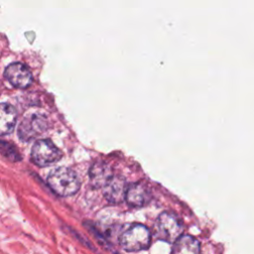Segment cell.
I'll list each match as a JSON object with an SVG mask.
<instances>
[{"label": "cell", "instance_id": "6da1fadb", "mask_svg": "<svg viewBox=\"0 0 254 254\" xmlns=\"http://www.w3.org/2000/svg\"><path fill=\"white\" fill-rule=\"evenodd\" d=\"M50 189L60 196H69L74 194L80 182L75 172L66 167H59L52 170L47 178Z\"/></svg>", "mask_w": 254, "mask_h": 254}, {"label": "cell", "instance_id": "7a4b0ae2", "mask_svg": "<svg viewBox=\"0 0 254 254\" xmlns=\"http://www.w3.org/2000/svg\"><path fill=\"white\" fill-rule=\"evenodd\" d=\"M118 241L120 246L127 251H141L150 246V230L141 223H133L124 228L119 234Z\"/></svg>", "mask_w": 254, "mask_h": 254}, {"label": "cell", "instance_id": "3957f363", "mask_svg": "<svg viewBox=\"0 0 254 254\" xmlns=\"http://www.w3.org/2000/svg\"><path fill=\"white\" fill-rule=\"evenodd\" d=\"M183 224L176 214L171 212L161 213L155 223L156 236L166 242H176L183 234Z\"/></svg>", "mask_w": 254, "mask_h": 254}, {"label": "cell", "instance_id": "277c9868", "mask_svg": "<svg viewBox=\"0 0 254 254\" xmlns=\"http://www.w3.org/2000/svg\"><path fill=\"white\" fill-rule=\"evenodd\" d=\"M62 158L61 150L49 139L36 141L31 150V159L39 167H47Z\"/></svg>", "mask_w": 254, "mask_h": 254}, {"label": "cell", "instance_id": "5b68a950", "mask_svg": "<svg viewBox=\"0 0 254 254\" xmlns=\"http://www.w3.org/2000/svg\"><path fill=\"white\" fill-rule=\"evenodd\" d=\"M48 128L47 118L39 113L33 112L26 115L20 123L18 134L22 141L30 142L44 133Z\"/></svg>", "mask_w": 254, "mask_h": 254}, {"label": "cell", "instance_id": "8992f818", "mask_svg": "<svg viewBox=\"0 0 254 254\" xmlns=\"http://www.w3.org/2000/svg\"><path fill=\"white\" fill-rule=\"evenodd\" d=\"M4 76L13 86L19 88L28 87L33 81V75L30 69L22 63L10 64L5 68Z\"/></svg>", "mask_w": 254, "mask_h": 254}, {"label": "cell", "instance_id": "52a82bcc", "mask_svg": "<svg viewBox=\"0 0 254 254\" xmlns=\"http://www.w3.org/2000/svg\"><path fill=\"white\" fill-rule=\"evenodd\" d=\"M128 185L126 180L119 175H113L103 187L104 197L112 203H120L126 199Z\"/></svg>", "mask_w": 254, "mask_h": 254}, {"label": "cell", "instance_id": "ba28073f", "mask_svg": "<svg viewBox=\"0 0 254 254\" xmlns=\"http://www.w3.org/2000/svg\"><path fill=\"white\" fill-rule=\"evenodd\" d=\"M151 192L144 183H131L128 185L126 201L130 206L141 207L149 203Z\"/></svg>", "mask_w": 254, "mask_h": 254}, {"label": "cell", "instance_id": "9c48e42d", "mask_svg": "<svg viewBox=\"0 0 254 254\" xmlns=\"http://www.w3.org/2000/svg\"><path fill=\"white\" fill-rule=\"evenodd\" d=\"M17 112L13 105L3 102L0 106V133L6 135L11 133L16 125Z\"/></svg>", "mask_w": 254, "mask_h": 254}, {"label": "cell", "instance_id": "30bf717a", "mask_svg": "<svg viewBox=\"0 0 254 254\" xmlns=\"http://www.w3.org/2000/svg\"><path fill=\"white\" fill-rule=\"evenodd\" d=\"M112 176L111 169L102 162L93 164L89 170L90 183L95 188H103Z\"/></svg>", "mask_w": 254, "mask_h": 254}, {"label": "cell", "instance_id": "8fae6325", "mask_svg": "<svg viewBox=\"0 0 254 254\" xmlns=\"http://www.w3.org/2000/svg\"><path fill=\"white\" fill-rule=\"evenodd\" d=\"M173 254H200V245L191 235H182L174 244Z\"/></svg>", "mask_w": 254, "mask_h": 254}, {"label": "cell", "instance_id": "7c38bea8", "mask_svg": "<svg viewBox=\"0 0 254 254\" xmlns=\"http://www.w3.org/2000/svg\"><path fill=\"white\" fill-rule=\"evenodd\" d=\"M1 152H2L3 156H5L9 160L17 161V160H20V158H21L19 153L15 149V147L7 142H4V141L1 142Z\"/></svg>", "mask_w": 254, "mask_h": 254}]
</instances>
